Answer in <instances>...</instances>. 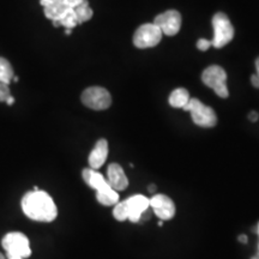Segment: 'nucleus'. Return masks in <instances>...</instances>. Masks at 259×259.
I'll list each match as a JSON object with an SVG mask.
<instances>
[{
    "instance_id": "f257e3e1",
    "label": "nucleus",
    "mask_w": 259,
    "mask_h": 259,
    "mask_svg": "<svg viewBox=\"0 0 259 259\" xmlns=\"http://www.w3.org/2000/svg\"><path fill=\"white\" fill-rule=\"evenodd\" d=\"M22 210L29 219L38 222H52L58 215L54 200L47 192L37 190L28 192L22 198Z\"/></svg>"
},
{
    "instance_id": "f03ea898",
    "label": "nucleus",
    "mask_w": 259,
    "mask_h": 259,
    "mask_svg": "<svg viewBox=\"0 0 259 259\" xmlns=\"http://www.w3.org/2000/svg\"><path fill=\"white\" fill-rule=\"evenodd\" d=\"M82 175L86 185L96 191V199L100 204L111 207V205H115L116 203H119L118 192L111 187L101 173L97 172L96 169L85 168L83 169Z\"/></svg>"
},
{
    "instance_id": "7ed1b4c3",
    "label": "nucleus",
    "mask_w": 259,
    "mask_h": 259,
    "mask_svg": "<svg viewBox=\"0 0 259 259\" xmlns=\"http://www.w3.org/2000/svg\"><path fill=\"white\" fill-rule=\"evenodd\" d=\"M149 207V199L146 196L137 194V196L130 197L129 199H125L124 202L116 203L113 210V216L120 222L130 220L133 223H137Z\"/></svg>"
},
{
    "instance_id": "20e7f679",
    "label": "nucleus",
    "mask_w": 259,
    "mask_h": 259,
    "mask_svg": "<svg viewBox=\"0 0 259 259\" xmlns=\"http://www.w3.org/2000/svg\"><path fill=\"white\" fill-rule=\"evenodd\" d=\"M1 245L6 251V259H26L32 256L29 239L23 233L6 234L2 238Z\"/></svg>"
},
{
    "instance_id": "39448f33",
    "label": "nucleus",
    "mask_w": 259,
    "mask_h": 259,
    "mask_svg": "<svg viewBox=\"0 0 259 259\" xmlns=\"http://www.w3.org/2000/svg\"><path fill=\"white\" fill-rule=\"evenodd\" d=\"M183 110L190 112L192 121L200 127L210 129L216 125L217 116L215 111L202 104L198 99H190L188 104Z\"/></svg>"
},
{
    "instance_id": "423d86ee",
    "label": "nucleus",
    "mask_w": 259,
    "mask_h": 259,
    "mask_svg": "<svg viewBox=\"0 0 259 259\" xmlns=\"http://www.w3.org/2000/svg\"><path fill=\"white\" fill-rule=\"evenodd\" d=\"M202 80L205 85L213 89L214 91L222 99L229 96L227 88V74L221 66L211 65L203 71Z\"/></svg>"
},
{
    "instance_id": "0eeeda50",
    "label": "nucleus",
    "mask_w": 259,
    "mask_h": 259,
    "mask_svg": "<svg viewBox=\"0 0 259 259\" xmlns=\"http://www.w3.org/2000/svg\"><path fill=\"white\" fill-rule=\"evenodd\" d=\"M214 38L211 40L215 48H222L234 37V28L228 16L223 12H217L213 17Z\"/></svg>"
},
{
    "instance_id": "6e6552de",
    "label": "nucleus",
    "mask_w": 259,
    "mask_h": 259,
    "mask_svg": "<svg viewBox=\"0 0 259 259\" xmlns=\"http://www.w3.org/2000/svg\"><path fill=\"white\" fill-rule=\"evenodd\" d=\"M82 102L85 107L94 111H105L112 105V96L102 86H90L82 94Z\"/></svg>"
},
{
    "instance_id": "1a4fd4ad",
    "label": "nucleus",
    "mask_w": 259,
    "mask_h": 259,
    "mask_svg": "<svg viewBox=\"0 0 259 259\" xmlns=\"http://www.w3.org/2000/svg\"><path fill=\"white\" fill-rule=\"evenodd\" d=\"M162 32L156 24L147 23L143 24L136 30L133 35V44L137 48H151V47L157 46L160 41L162 40Z\"/></svg>"
},
{
    "instance_id": "9d476101",
    "label": "nucleus",
    "mask_w": 259,
    "mask_h": 259,
    "mask_svg": "<svg viewBox=\"0 0 259 259\" xmlns=\"http://www.w3.org/2000/svg\"><path fill=\"white\" fill-rule=\"evenodd\" d=\"M154 24L160 28L163 35L174 36L182 28V15L177 10H168L156 16Z\"/></svg>"
},
{
    "instance_id": "9b49d317",
    "label": "nucleus",
    "mask_w": 259,
    "mask_h": 259,
    "mask_svg": "<svg viewBox=\"0 0 259 259\" xmlns=\"http://www.w3.org/2000/svg\"><path fill=\"white\" fill-rule=\"evenodd\" d=\"M150 207L152 208L156 216L161 221L171 220L175 215V205L169 197L164 194H155L151 199H149Z\"/></svg>"
},
{
    "instance_id": "f8f14e48",
    "label": "nucleus",
    "mask_w": 259,
    "mask_h": 259,
    "mask_svg": "<svg viewBox=\"0 0 259 259\" xmlns=\"http://www.w3.org/2000/svg\"><path fill=\"white\" fill-rule=\"evenodd\" d=\"M107 175L108 184H110L111 187L116 192L124 191L125 188H127V186H129V179H127L126 174H125L124 169H122L120 164L111 163L110 166H108Z\"/></svg>"
},
{
    "instance_id": "ddd939ff",
    "label": "nucleus",
    "mask_w": 259,
    "mask_h": 259,
    "mask_svg": "<svg viewBox=\"0 0 259 259\" xmlns=\"http://www.w3.org/2000/svg\"><path fill=\"white\" fill-rule=\"evenodd\" d=\"M108 156V142L106 139H100L96 142L95 147L89 155V166L91 169H99L104 166Z\"/></svg>"
},
{
    "instance_id": "4468645a",
    "label": "nucleus",
    "mask_w": 259,
    "mask_h": 259,
    "mask_svg": "<svg viewBox=\"0 0 259 259\" xmlns=\"http://www.w3.org/2000/svg\"><path fill=\"white\" fill-rule=\"evenodd\" d=\"M70 9H71V7L65 5V2H64L63 0L57 2H52V4H47L43 6L44 16L48 19H51L53 23L59 21Z\"/></svg>"
},
{
    "instance_id": "2eb2a0df",
    "label": "nucleus",
    "mask_w": 259,
    "mask_h": 259,
    "mask_svg": "<svg viewBox=\"0 0 259 259\" xmlns=\"http://www.w3.org/2000/svg\"><path fill=\"white\" fill-rule=\"evenodd\" d=\"M169 105L174 108H184L190 101V94L186 89L178 88L169 95Z\"/></svg>"
},
{
    "instance_id": "dca6fc26",
    "label": "nucleus",
    "mask_w": 259,
    "mask_h": 259,
    "mask_svg": "<svg viewBox=\"0 0 259 259\" xmlns=\"http://www.w3.org/2000/svg\"><path fill=\"white\" fill-rule=\"evenodd\" d=\"M74 13H76V17L78 21V24H82L84 22L90 21L93 17V10L90 9V5H89L88 0H83L78 6L74 9Z\"/></svg>"
},
{
    "instance_id": "f3484780",
    "label": "nucleus",
    "mask_w": 259,
    "mask_h": 259,
    "mask_svg": "<svg viewBox=\"0 0 259 259\" xmlns=\"http://www.w3.org/2000/svg\"><path fill=\"white\" fill-rule=\"evenodd\" d=\"M13 77H15V74H13L11 64L5 58L0 57V83L9 84Z\"/></svg>"
},
{
    "instance_id": "a211bd4d",
    "label": "nucleus",
    "mask_w": 259,
    "mask_h": 259,
    "mask_svg": "<svg viewBox=\"0 0 259 259\" xmlns=\"http://www.w3.org/2000/svg\"><path fill=\"white\" fill-rule=\"evenodd\" d=\"M53 24H54L55 27H65L66 29H72V28L76 27L78 24V21L74 9H70L59 21L54 22Z\"/></svg>"
},
{
    "instance_id": "6ab92c4d",
    "label": "nucleus",
    "mask_w": 259,
    "mask_h": 259,
    "mask_svg": "<svg viewBox=\"0 0 259 259\" xmlns=\"http://www.w3.org/2000/svg\"><path fill=\"white\" fill-rule=\"evenodd\" d=\"M11 96L9 84L0 83V102H6V100Z\"/></svg>"
},
{
    "instance_id": "aec40b11",
    "label": "nucleus",
    "mask_w": 259,
    "mask_h": 259,
    "mask_svg": "<svg viewBox=\"0 0 259 259\" xmlns=\"http://www.w3.org/2000/svg\"><path fill=\"white\" fill-rule=\"evenodd\" d=\"M211 46H213V42H211L210 40H207V38H199V40L197 41V48H198L199 51H208Z\"/></svg>"
},
{
    "instance_id": "412c9836",
    "label": "nucleus",
    "mask_w": 259,
    "mask_h": 259,
    "mask_svg": "<svg viewBox=\"0 0 259 259\" xmlns=\"http://www.w3.org/2000/svg\"><path fill=\"white\" fill-rule=\"evenodd\" d=\"M64 2H65V5H68L69 7H71V9H74V7L78 6V5L80 4V2L83 1V0H63Z\"/></svg>"
},
{
    "instance_id": "4be33fe9",
    "label": "nucleus",
    "mask_w": 259,
    "mask_h": 259,
    "mask_svg": "<svg viewBox=\"0 0 259 259\" xmlns=\"http://www.w3.org/2000/svg\"><path fill=\"white\" fill-rule=\"evenodd\" d=\"M251 83H252V85L255 86V88H259V77L257 74L251 76Z\"/></svg>"
},
{
    "instance_id": "5701e85b",
    "label": "nucleus",
    "mask_w": 259,
    "mask_h": 259,
    "mask_svg": "<svg viewBox=\"0 0 259 259\" xmlns=\"http://www.w3.org/2000/svg\"><path fill=\"white\" fill-rule=\"evenodd\" d=\"M258 118H259V116H258L257 112H251L249 114V119H250L251 121H257Z\"/></svg>"
},
{
    "instance_id": "b1692460",
    "label": "nucleus",
    "mask_w": 259,
    "mask_h": 259,
    "mask_svg": "<svg viewBox=\"0 0 259 259\" xmlns=\"http://www.w3.org/2000/svg\"><path fill=\"white\" fill-rule=\"evenodd\" d=\"M57 1H60V0H41V5L44 6V5L52 4V2H57Z\"/></svg>"
},
{
    "instance_id": "393cba45",
    "label": "nucleus",
    "mask_w": 259,
    "mask_h": 259,
    "mask_svg": "<svg viewBox=\"0 0 259 259\" xmlns=\"http://www.w3.org/2000/svg\"><path fill=\"white\" fill-rule=\"evenodd\" d=\"M239 240H240L241 242H244V244H246V242H247V236L246 235H240V236H239Z\"/></svg>"
},
{
    "instance_id": "a878e982",
    "label": "nucleus",
    "mask_w": 259,
    "mask_h": 259,
    "mask_svg": "<svg viewBox=\"0 0 259 259\" xmlns=\"http://www.w3.org/2000/svg\"><path fill=\"white\" fill-rule=\"evenodd\" d=\"M13 102H15V99H13V97H12V96H10V97H9V99H7V100H6V104H7V105H9V106H11V105H12V104H13Z\"/></svg>"
},
{
    "instance_id": "bb28decb",
    "label": "nucleus",
    "mask_w": 259,
    "mask_h": 259,
    "mask_svg": "<svg viewBox=\"0 0 259 259\" xmlns=\"http://www.w3.org/2000/svg\"><path fill=\"white\" fill-rule=\"evenodd\" d=\"M149 192H151V193H154V192H156V186L155 185L149 186Z\"/></svg>"
},
{
    "instance_id": "cd10ccee",
    "label": "nucleus",
    "mask_w": 259,
    "mask_h": 259,
    "mask_svg": "<svg viewBox=\"0 0 259 259\" xmlns=\"http://www.w3.org/2000/svg\"><path fill=\"white\" fill-rule=\"evenodd\" d=\"M256 69H257V74L259 77V58H257V60H256Z\"/></svg>"
},
{
    "instance_id": "c85d7f7f",
    "label": "nucleus",
    "mask_w": 259,
    "mask_h": 259,
    "mask_svg": "<svg viewBox=\"0 0 259 259\" xmlns=\"http://www.w3.org/2000/svg\"><path fill=\"white\" fill-rule=\"evenodd\" d=\"M0 259H6V258H5V256L2 255V253H0Z\"/></svg>"
},
{
    "instance_id": "c756f323",
    "label": "nucleus",
    "mask_w": 259,
    "mask_h": 259,
    "mask_svg": "<svg viewBox=\"0 0 259 259\" xmlns=\"http://www.w3.org/2000/svg\"><path fill=\"white\" fill-rule=\"evenodd\" d=\"M252 259H259V252H258V255L255 256V257H253Z\"/></svg>"
},
{
    "instance_id": "7c9ffc66",
    "label": "nucleus",
    "mask_w": 259,
    "mask_h": 259,
    "mask_svg": "<svg viewBox=\"0 0 259 259\" xmlns=\"http://www.w3.org/2000/svg\"><path fill=\"white\" fill-rule=\"evenodd\" d=\"M162 224H163V222H162V221L158 222V225H160V227H162Z\"/></svg>"
},
{
    "instance_id": "2f4dec72",
    "label": "nucleus",
    "mask_w": 259,
    "mask_h": 259,
    "mask_svg": "<svg viewBox=\"0 0 259 259\" xmlns=\"http://www.w3.org/2000/svg\"><path fill=\"white\" fill-rule=\"evenodd\" d=\"M258 234H259V224H258Z\"/></svg>"
}]
</instances>
